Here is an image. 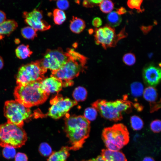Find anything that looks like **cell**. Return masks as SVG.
Wrapping results in <instances>:
<instances>
[{
  "mask_svg": "<svg viewBox=\"0 0 161 161\" xmlns=\"http://www.w3.org/2000/svg\"><path fill=\"white\" fill-rule=\"evenodd\" d=\"M66 114L64 131L71 145L70 150H78L82 147L89 136L90 122L83 116Z\"/></svg>",
  "mask_w": 161,
  "mask_h": 161,
  "instance_id": "cell-1",
  "label": "cell"
},
{
  "mask_svg": "<svg viewBox=\"0 0 161 161\" xmlns=\"http://www.w3.org/2000/svg\"><path fill=\"white\" fill-rule=\"evenodd\" d=\"M66 52L69 56L66 63L58 70L51 71V75L62 80L66 86L72 84L71 80L84 71L87 60L73 49L67 48Z\"/></svg>",
  "mask_w": 161,
  "mask_h": 161,
  "instance_id": "cell-2",
  "label": "cell"
},
{
  "mask_svg": "<svg viewBox=\"0 0 161 161\" xmlns=\"http://www.w3.org/2000/svg\"><path fill=\"white\" fill-rule=\"evenodd\" d=\"M41 81L32 82L23 86H17L14 92L15 100L28 108L44 103L49 95L44 91Z\"/></svg>",
  "mask_w": 161,
  "mask_h": 161,
  "instance_id": "cell-3",
  "label": "cell"
},
{
  "mask_svg": "<svg viewBox=\"0 0 161 161\" xmlns=\"http://www.w3.org/2000/svg\"><path fill=\"white\" fill-rule=\"evenodd\" d=\"M102 139L108 149L118 151L128 143L129 133L126 127L123 124H115L103 129Z\"/></svg>",
  "mask_w": 161,
  "mask_h": 161,
  "instance_id": "cell-4",
  "label": "cell"
},
{
  "mask_svg": "<svg viewBox=\"0 0 161 161\" xmlns=\"http://www.w3.org/2000/svg\"><path fill=\"white\" fill-rule=\"evenodd\" d=\"M27 139V133L23 128L15 125L6 123L0 125V146L21 148Z\"/></svg>",
  "mask_w": 161,
  "mask_h": 161,
  "instance_id": "cell-5",
  "label": "cell"
},
{
  "mask_svg": "<svg viewBox=\"0 0 161 161\" xmlns=\"http://www.w3.org/2000/svg\"><path fill=\"white\" fill-rule=\"evenodd\" d=\"M47 69L42 66L40 60L24 65L19 69L16 76L17 86H23L30 82L41 81Z\"/></svg>",
  "mask_w": 161,
  "mask_h": 161,
  "instance_id": "cell-6",
  "label": "cell"
},
{
  "mask_svg": "<svg viewBox=\"0 0 161 161\" xmlns=\"http://www.w3.org/2000/svg\"><path fill=\"white\" fill-rule=\"evenodd\" d=\"M4 115L7 123L23 127L25 121L32 116L30 108L26 107L16 100L6 101L4 107Z\"/></svg>",
  "mask_w": 161,
  "mask_h": 161,
  "instance_id": "cell-7",
  "label": "cell"
},
{
  "mask_svg": "<svg viewBox=\"0 0 161 161\" xmlns=\"http://www.w3.org/2000/svg\"><path fill=\"white\" fill-rule=\"evenodd\" d=\"M125 29L124 28L116 35L114 29L107 25L96 28L94 35L95 42L97 45L101 44L105 49L109 47H114L119 41L127 36Z\"/></svg>",
  "mask_w": 161,
  "mask_h": 161,
  "instance_id": "cell-8",
  "label": "cell"
},
{
  "mask_svg": "<svg viewBox=\"0 0 161 161\" xmlns=\"http://www.w3.org/2000/svg\"><path fill=\"white\" fill-rule=\"evenodd\" d=\"M67 52H64L60 47L57 49L47 50L43 58L40 60L43 66L51 71L58 70L67 62L68 59Z\"/></svg>",
  "mask_w": 161,
  "mask_h": 161,
  "instance_id": "cell-9",
  "label": "cell"
},
{
  "mask_svg": "<svg viewBox=\"0 0 161 161\" xmlns=\"http://www.w3.org/2000/svg\"><path fill=\"white\" fill-rule=\"evenodd\" d=\"M77 102L69 98H64L61 95L55 96L50 101L51 106L47 115L55 119H58L67 114Z\"/></svg>",
  "mask_w": 161,
  "mask_h": 161,
  "instance_id": "cell-10",
  "label": "cell"
},
{
  "mask_svg": "<svg viewBox=\"0 0 161 161\" xmlns=\"http://www.w3.org/2000/svg\"><path fill=\"white\" fill-rule=\"evenodd\" d=\"M102 117L110 121L117 122L123 118L122 113L117 109L115 101L99 99L92 104Z\"/></svg>",
  "mask_w": 161,
  "mask_h": 161,
  "instance_id": "cell-11",
  "label": "cell"
},
{
  "mask_svg": "<svg viewBox=\"0 0 161 161\" xmlns=\"http://www.w3.org/2000/svg\"><path fill=\"white\" fill-rule=\"evenodd\" d=\"M25 23L36 31H44L51 27V26L43 19L42 11L35 9L32 11L24 12L23 14Z\"/></svg>",
  "mask_w": 161,
  "mask_h": 161,
  "instance_id": "cell-12",
  "label": "cell"
},
{
  "mask_svg": "<svg viewBox=\"0 0 161 161\" xmlns=\"http://www.w3.org/2000/svg\"><path fill=\"white\" fill-rule=\"evenodd\" d=\"M143 76L144 82L146 85L149 86L155 87L160 81L161 69L153 64H149L144 68Z\"/></svg>",
  "mask_w": 161,
  "mask_h": 161,
  "instance_id": "cell-13",
  "label": "cell"
},
{
  "mask_svg": "<svg viewBox=\"0 0 161 161\" xmlns=\"http://www.w3.org/2000/svg\"><path fill=\"white\" fill-rule=\"evenodd\" d=\"M41 87L47 93H58L64 86L63 81L54 77L44 78L41 81Z\"/></svg>",
  "mask_w": 161,
  "mask_h": 161,
  "instance_id": "cell-14",
  "label": "cell"
},
{
  "mask_svg": "<svg viewBox=\"0 0 161 161\" xmlns=\"http://www.w3.org/2000/svg\"><path fill=\"white\" fill-rule=\"evenodd\" d=\"M101 156L106 161H127L125 154L121 151L103 149Z\"/></svg>",
  "mask_w": 161,
  "mask_h": 161,
  "instance_id": "cell-15",
  "label": "cell"
},
{
  "mask_svg": "<svg viewBox=\"0 0 161 161\" xmlns=\"http://www.w3.org/2000/svg\"><path fill=\"white\" fill-rule=\"evenodd\" d=\"M18 26L17 23L13 20H6L0 24V40L4 38L5 35L9 36Z\"/></svg>",
  "mask_w": 161,
  "mask_h": 161,
  "instance_id": "cell-16",
  "label": "cell"
},
{
  "mask_svg": "<svg viewBox=\"0 0 161 161\" xmlns=\"http://www.w3.org/2000/svg\"><path fill=\"white\" fill-rule=\"evenodd\" d=\"M70 150L69 147L63 146L58 151L52 152L47 161H66Z\"/></svg>",
  "mask_w": 161,
  "mask_h": 161,
  "instance_id": "cell-17",
  "label": "cell"
},
{
  "mask_svg": "<svg viewBox=\"0 0 161 161\" xmlns=\"http://www.w3.org/2000/svg\"><path fill=\"white\" fill-rule=\"evenodd\" d=\"M86 26L84 21L81 18L73 16L70 24V28L73 32L78 34L82 32Z\"/></svg>",
  "mask_w": 161,
  "mask_h": 161,
  "instance_id": "cell-18",
  "label": "cell"
},
{
  "mask_svg": "<svg viewBox=\"0 0 161 161\" xmlns=\"http://www.w3.org/2000/svg\"><path fill=\"white\" fill-rule=\"evenodd\" d=\"M143 96L144 99L149 102V104L157 102L158 98L157 90L154 87L148 86L144 90Z\"/></svg>",
  "mask_w": 161,
  "mask_h": 161,
  "instance_id": "cell-19",
  "label": "cell"
},
{
  "mask_svg": "<svg viewBox=\"0 0 161 161\" xmlns=\"http://www.w3.org/2000/svg\"><path fill=\"white\" fill-rule=\"evenodd\" d=\"M17 57L21 59H24L30 57L32 52L29 48L28 45L22 44L18 46L15 50Z\"/></svg>",
  "mask_w": 161,
  "mask_h": 161,
  "instance_id": "cell-20",
  "label": "cell"
},
{
  "mask_svg": "<svg viewBox=\"0 0 161 161\" xmlns=\"http://www.w3.org/2000/svg\"><path fill=\"white\" fill-rule=\"evenodd\" d=\"M87 91L86 89L83 87L79 86L74 89L72 96L74 100L77 102L84 100L87 97Z\"/></svg>",
  "mask_w": 161,
  "mask_h": 161,
  "instance_id": "cell-21",
  "label": "cell"
},
{
  "mask_svg": "<svg viewBox=\"0 0 161 161\" xmlns=\"http://www.w3.org/2000/svg\"><path fill=\"white\" fill-rule=\"evenodd\" d=\"M106 18L109 24L111 27L119 26L122 21L121 16L114 11L109 13L107 16Z\"/></svg>",
  "mask_w": 161,
  "mask_h": 161,
  "instance_id": "cell-22",
  "label": "cell"
},
{
  "mask_svg": "<svg viewBox=\"0 0 161 161\" xmlns=\"http://www.w3.org/2000/svg\"><path fill=\"white\" fill-rule=\"evenodd\" d=\"M116 106L119 111L130 113L131 111L132 103L129 101L117 100L115 101Z\"/></svg>",
  "mask_w": 161,
  "mask_h": 161,
  "instance_id": "cell-23",
  "label": "cell"
},
{
  "mask_svg": "<svg viewBox=\"0 0 161 161\" xmlns=\"http://www.w3.org/2000/svg\"><path fill=\"white\" fill-rule=\"evenodd\" d=\"M36 31L30 26L23 28L21 30V33L22 36L27 39L33 40L37 37Z\"/></svg>",
  "mask_w": 161,
  "mask_h": 161,
  "instance_id": "cell-24",
  "label": "cell"
},
{
  "mask_svg": "<svg viewBox=\"0 0 161 161\" xmlns=\"http://www.w3.org/2000/svg\"><path fill=\"white\" fill-rule=\"evenodd\" d=\"M131 90L133 96L135 97H140L143 94V86L140 82H134L131 85Z\"/></svg>",
  "mask_w": 161,
  "mask_h": 161,
  "instance_id": "cell-25",
  "label": "cell"
},
{
  "mask_svg": "<svg viewBox=\"0 0 161 161\" xmlns=\"http://www.w3.org/2000/svg\"><path fill=\"white\" fill-rule=\"evenodd\" d=\"M130 122L131 127L134 130H140L143 127L144 123L143 120L137 116H131L130 117Z\"/></svg>",
  "mask_w": 161,
  "mask_h": 161,
  "instance_id": "cell-26",
  "label": "cell"
},
{
  "mask_svg": "<svg viewBox=\"0 0 161 161\" xmlns=\"http://www.w3.org/2000/svg\"><path fill=\"white\" fill-rule=\"evenodd\" d=\"M54 21L58 25L62 24L66 19V16L64 12L59 9H55L53 11Z\"/></svg>",
  "mask_w": 161,
  "mask_h": 161,
  "instance_id": "cell-27",
  "label": "cell"
},
{
  "mask_svg": "<svg viewBox=\"0 0 161 161\" xmlns=\"http://www.w3.org/2000/svg\"><path fill=\"white\" fill-rule=\"evenodd\" d=\"M99 5L101 10L105 13L111 12L113 10L114 7V3L110 0H103Z\"/></svg>",
  "mask_w": 161,
  "mask_h": 161,
  "instance_id": "cell-28",
  "label": "cell"
},
{
  "mask_svg": "<svg viewBox=\"0 0 161 161\" xmlns=\"http://www.w3.org/2000/svg\"><path fill=\"white\" fill-rule=\"evenodd\" d=\"M97 114V111L95 108L92 107H88L85 109L83 116L90 121L96 119Z\"/></svg>",
  "mask_w": 161,
  "mask_h": 161,
  "instance_id": "cell-29",
  "label": "cell"
},
{
  "mask_svg": "<svg viewBox=\"0 0 161 161\" xmlns=\"http://www.w3.org/2000/svg\"><path fill=\"white\" fill-rule=\"evenodd\" d=\"M40 154L44 157L49 156L52 153V149L50 145L47 143H41L39 147Z\"/></svg>",
  "mask_w": 161,
  "mask_h": 161,
  "instance_id": "cell-30",
  "label": "cell"
},
{
  "mask_svg": "<svg viewBox=\"0 0 161 161\" xmlns=\"http://www.w3.org/2000/svg\"><path fill=\"white\" fill-rule=\"evenodd\" d=\"M15 148L10 147L4 148L2 151L3 157L7 159H12L15 157L16 154Z\"/></svg>",
  "mask_w": 161,
  "mask_h": 161,
  "instance_id": "cell-31",
  "label": "cell"
},
{
  "mask_svg": "<svg viewBox=\"0 0 161 161\" xmlns=\"http://www.w3.org/2000/svg\"><path fill=\"white\" fill-rule=\"evenodd\" d=\"M123 60L126 64L130 66L134 65L135 63L136 59L134 54L131 53H128L124 55Z\"/></svg>",
  "mask_w": 161,
  "mask_h": 161,
  "instance_id": "cell-32",
  "label": "cell"
},
{
  "mask_svg": "<svg viewBox=\"0 0 161 161\" xmlns=\"http://www.w3.org/2000/svg\"><path fill=\"white\" fill-rule=\"evenodd\" d=\"M142 0H129L127 1L128 7L131 9H135L140 12H142V10L140 8V6L142 3Z\"/></svg>",
  "mask_w": 161,
  "mask_h": 161,
  "instance_id": "cell-33",
  "label": "cell"
},
{
  "mask_svg": "<svg viewBox=\"0 0 161 161\" xmlns=\"http://www.w3.org/2000/svg\"><path fill=\"white\" fill-rule=\"evenodd\" d=\"M161 121L160 120L156 119L151 123L150 127L151 130L154 133H158L161 131Z\"/></svg>",
  "mask_w": 161,
  "mask_h": 161,
  "instance_id": "cell-34",
  "label": "cell"
},
{
  "mask_svg": "<svg viewBox=\"0 0 161 161\" xmlns=\"http://www.w3.org/2000/svg\"><path fill=\"white\" fill-rule=\"evenodd\" d=\"M103 0H85L83 2V6L86 7H92L99 4Z\"/></svg>",
  "mask_w": 161,
  "mask_h": 161,
  "instance_id": "cell-35",
  "label": "cell"
},
{
  "mask_svg": "<svg viewBox=\"0 0 161 161\" xmlns=\"http://www.w3.org/2000/svg\"><path fill=\"white\" fill-rule=\"evenodd\" d=\"M56 4L58 8L62 10L67 9L69 6V2L67 0H58Z\"/></svg>",
  "mask_w": 161,
  "mask_h": 161,
  "instance_id": "cell-36",
  "label": "cell"
},
{
  "mask_svg": "<svg viewBox=\"0 0 161 161\" xmlns=\"http://www.w3.org/2000/svg\"><path fill=\"white\" fill-rule=\"evenodd\" d=\"M15 161H28V158L26 154L21 152L16 154L15 157Z\"/></svg>",
  "mask_w": 161,
  "mask_h": 161,
  "instance_id": "cell-37",
  "label": "cell"
},
{
  "mask_svg": "<svg viewBox=\"0 0 161 161\" xmlns=\"http://www.w3.org/2000/svg\"><path fill=\"white\" fill-rule=\"evenodd\" d=\"M93 25L96 27L101 26L102 24V21L100 18L97 17L94 18L92 21Z\"/></svg>",
  "mask_w": 161,
  "mask_h": 161,
  "instance_id": "cell-38",
  "label": "cell"
},
{
  "mask_svg": "<svg viewBox=\"0 0 161 161\" xmlns=\"http://www.w3.org/2000/svg\"><path fill=\"white\" fill-rule=\"evenodd\" d=\"M152 27V26H142L140 27V29L144 34H146L151 30Z\"/></svg>",
  "mask_w": 161,
  "mask_h": 161,
  "instance_id": "cell-39",
  "label": "cell"
},
{
  "mask_svg": "<svg viewBox=\"0 0 161 161\" xmlns=\"http://www.w3.org/2000/svg\"><path fill=\"white\" fill-rule=\"evenodd\" d=\"M6 16L5 13L0 10V24H2L6 21Z\"/></svg>",
  "mask_w": 161,
  "mask_h": 161,
  "instance_id": "cell-40",
  "label": "cell"
},
{
  "mask_svg": "<svg viewBox=\"0 0 161 161\" xmlns=\"http://www.w3.org/2000/svg\"><path fill=\"white\" fill-rule=\"evenodd\" d=\"M82 161H106L101 155L98 156L96 158L88 160H83Z\"/></svg>",
  "mask_w": 161,
  "mask_h": 161,
  "instance_id": "cell-41",
  "label": "cell"
},
{
  "mask_svg": "<svg viewBox=\"0 0 161 161\" xmlns=\"http://www.w3.org/2000/svg\"><path fill=\"white\" fill-rule=\"evenodd\" d=\"M127 11L123 7H121L117 10L116 12L119 15L123 14L126 13Z\"/></svg>",
  "mask_w": 161,
  "mask_h": 161,
  "instance_id": "cell-42",
  "label": "cell"
},
{
  "mask_svg": "<svg viewBox=\"0 0 161 161\" xmlns=\"http://www.w3.org/2000/svg\"><path fill=\"white\" fill-rule=\"evenodd\" d=\"M142 161H155L153 158L150 157H144Z\"/></svg>",
  "mask_w": 161,
  "mask_h": 161,
  "instance_id": "cell-43",
  "label": "cell"
},
{
  "mask_svg": "<svg viewBox=\"0 0 161 161\" xmlns=\"http://www.w3.org/2000/svg\"><path fill=\"white\" fill-rule=\"evenodd\" d=\"M4 65V61L2 58L0 56V70L3 67Z\"/></svg>",
  "mask_w": 161,
  "mask_h": 161,
  "instance_id": "cell-44",
  "label": "cell"
}]
</instances>
